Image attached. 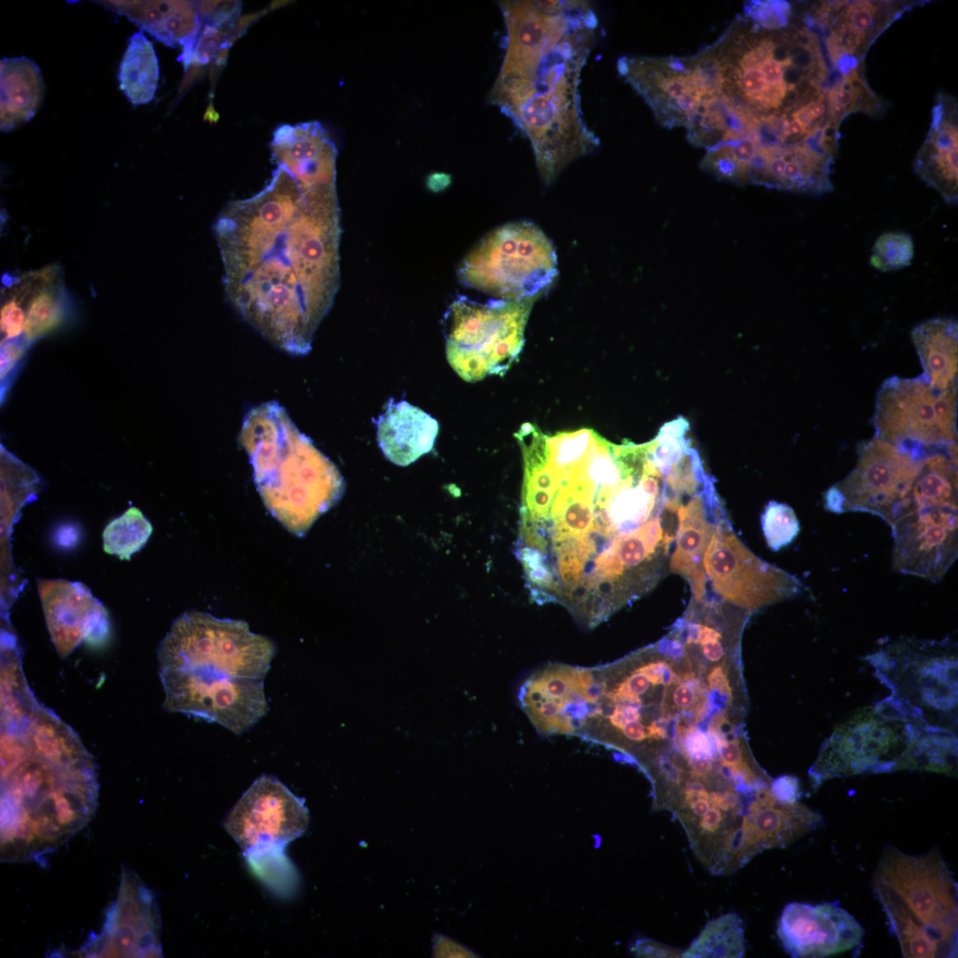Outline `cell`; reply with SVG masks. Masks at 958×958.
Segmentation results:
<instances>
[{
	"instance_id": "cell-32",
	"label": "cell",
	"mask_w": 958,
	"mask_h": 958,
	"mask_svg": "<svg viewBox=\"0 0 958 958\" xmlns=\"http://www.w3.org/2000/svg\"><path fill=\"white\" fill-rule=\"evenodd\" d=\"M46 284L34 293L26 310L24 336L32 344L66 326L73 317V309L67 294L57 285Z\"/></svg>"
},
{
	"instance_id": "cell-39",
	"label": "cell",
	"mask_w": 958,
	"mask_h": 958,
	"mask_svg": "<svg viewBox=\"0 0 958 958\" xmlns=\"http://www.w3.org/2000/svg\"><path fill=\"white\" fill-rule=\"evenodd\" d=\"M748 6V15L764 28L775 29L787 26L791 7L785 1H755Z\"/></svg>"
},
{
	"instance_id": "cell-25",
	"label": "cell",
	"mask_w": 958,
	"mask_h": 958,
	"mask_svg": "<svg viewBox=\"0 0 958 958\" xmlns=\"http://www.w3.org/2000/svg\"><path fill=\"white\" fill-rule=\"evenodd\" d=\"M112 12L126 17L157 41L182 47L180 59L186 68L200 29L198 1H103Z\"/></svg>"
},
{
	"instance_id": "cell-19",
	"label": "cell",
	"mask_w": 958,
	"mask_h": 958,
	"mask_svg": "<svg viewBox=\"0 0 958 958\" xmlns=\"http://www.w3.org/2000/svg\"><path fill=\"white\" fill-rule=\"evenodd\" d=\"M891 528L898 572L938 582L957 558V505L914 507Z\"/></svg>"
},
{
	"instance_id": "cell-17",
	"label": "cell",
	"mask_w": 958,
	"mask_h": 958,
	"mask_svg": "<svg viewBox=\"0 0 958 958\" xmlns=\"http://www.w3.org/2000/svg\"><path fill=\"white\" fill-rule=\"evenodd\" d=\"M309 821L304 799L273 776L262 775L244 792L224 821V828L245 858L285 851Z\"/></svg>"
},
{
	"instance_id": "cell-24",
	"label": "cell",
	"mask_w": 958,
	"mask_h": 958,
	"mask_svg": "<svg viewBox=\"0 0 958 958\" xmlns=\"http://www.w3.org/2000/svg\"><path fill=\"white\" fill-rule=\"evenodd\" d=\"M957 153L956 99L941 93L933 106L931 127L914 168L923 181L952 204L957 202L958 197Z\"/></svg>"
},
{
	"instance_id": "cell-38",
	"label": "cell",
	"mask_w": 958,
	"mask_h": 958,
	"mask_svg": "<svg viewBox=\"0 0 958 958\" xmlns=\"http://www.w3.org/2000/svg\"><path fill=\"white\" fill-rule=\"evenodd\" d=\"M24 334L1 341L0 348V399L3 404L12 387L30 347Z\"/></svg>"
},
{
	"instance_id": "cell-44",
	"label": "cell",
	"mask_w": 958,
	"mask_h": 958,
	"mask_svg": "<svg viewBox=\"0 0 958 958\" xmlns=\"http://www.w3.org/2000/svg\"><path fill=\"white\" fill-rule=\"evenodd\" d=\"M451 183V177L444 173H434L428 177V187L435 192L446 188Z\"/></svg>"
},
{
	"instance_id": "cell-29",
	"label": "cell",
	"mask_w": 958,
	"mask_h": 958,
	"mask_svg": "<svg viewBox=\"0 0 958 958\" xmlns=\"http://www.w3.org/2000/svg\"><path fill=\"white\" fill-rule=\"evenodd\" d=\"M159 76L160 67L153 43L142 31L134 33L128 40L119 65L120 89L134 106L145 105L154 98Z\"/></svg>"
},
{
	"instance_id": "cell-14",
	"label": "cell",
	"mask_w": 958,
	"mask_h": 958,
	"mask_svg": "<svg viewBox=\"0 0 958 958\" xmlns=\"http://www.w3.org/2000/svg\"><path fill=\"white\" fill-rule=\"evenodd\" d=\"M873 418L881 440L927 451L956 444L957 389L937 392L920 376L890 377L876 394Z\"/></svg>"
},
{
	"instance_id": "cell-6",
	"label": "cell",
	"mask_w": 958,
	"mask_h": 958,
	"mask_svg": "<svg viewBox=\"0 0 958 958\" xmlns=\"http://www.w3.org/2000/svg\"><path fill=\"white\" fill-rule=\"evenodd\" d=\"M240 443L248 454L263 502L290 532L302 536L341 497L343 481L335 466L277 402L247 413Z\"/></svg>"
},
{
	"instance_id": "cell-5",
	"label": "cell",
	"mask_w": 958,
	"mask_h": 958,
	"mask_svg": "<svg viewBox=\"0 0 958 958\" xmlns=\"http://www.w3.org/2000/svg\"><path fill=\"white\" fill-rule=\"evenodd\" d=\"M96 765L75 732L43 706L24 673L1 679L0 855L41 862L93 817Z\"/></svg>"
},
{
	"instance_id": "cell-3",
	"label": "cell",
	"mask_w": 958,
	"mask_h": 958,
	"mask_svg": "<svg viewBox=\"0 0 958 958\" xmlns=\"http://www.w3.org/2000/svg\"><path fill=\"white\" fill-rule=\"evenodd\" d=\"M213 232L232 308L283 351L309 353L340 287L336 183L276 164L263 189L225 205Z\"/></svg>"
},
{
	"instance_id": "cell-23",
	"label": "cell",
	"mask_w": 958,
	"mask_h": 958,
	"mask_svg": "<svg viewBox=\"0 0 958 958\" xmlns=\"http://www.w3.org/2000/svg\"><path fill=\"white\" fill-rule=\"evenodd\" d=\"M725 517L726 510L714 483L695 494L679 510L669 569L689 584L691 598L699 600L707 591L703 560L716 525Z\"/></svg>"
},
{
	"instance_id": "cell-13",
	"label": "cell",
	"mask_w": 958,
	"mask_h": 958,
	"mask_svg": "<svg viewBox=\"0 0 958 958\" xmlns=\"http://www.w3.org/2000/svg\"><path fill=\"white\" fill-rule=\"evenodd\" d=\"M930 452L876 437L863 442L854 468L826 491V508L869 513L891 526L909 510L914 483Z\"/></svg>"
},
{
	"instance_id": "cell-35",
	"label": "cell",
	"mask_w": 958,
	"mask_h": 958,
	"mask_svg": "<svg viewBox=\"0 0 958 958\" xmlns=\"http://www.w3.org/2000/svg\"><path fill=\"white\" fill-rule=\"evenodd\" d=\"M258 877L280 895L294 892L297 885V872L284 851H270L247 858Z\"/></svg>"
},
{
	"instance_id": "cell-2",
	"label": "cell",
	"mask_w": 958,
	"mask_h": 958,
	"mask_svg": "<svg viewBox=\"0 0 958 958\" xmlns=\"http://www.w3.org/2000/svg\"><path fill=\"white\" fill-rule=\"evenodd\" d=\"M654 644L590 667L578 737L619 751L645 774L682 758L698 733L742 731L741 639L682 616Z\"/></svg>"
},
{
	"instance_id": "cell-9",
	"label": "cell",
	"mask_w": 958,
	"mask_h": 958,
	"mask_svg": "<svg viewBox=\"0 0 958 958\" xmlns=\"http://www.w3.org/2000/svg\"><path fill=\"white\" fill-rule=\"evenodd\" d=\"M538 298L455 299L445 315V349L458 375L472 382L505 374L522 349L526 323Z\"/></svg>"
},
{
	"instance_id": "cell-16",
	"label": "cell",
	"mask_w": 958,
	"mask_h": 958,
	"mask_svg": "<svg viewBox=\"0 0 958 958\" xmlns=\"http://www.w3.org/2000/svg\"><path fill=\"white\" fill-rule=\"evenodd\" d=\"M164 707L216 722L240 734L268 711L263 680L211 672L160 671Z\"/></svg>"
},
{
	"instance_id": "cell-43",
	"label": "cell",
	"mask_w": 958,
	"mask_h": 958,
	"mask_svg": "<svg viewBox=\"0 0 958 958\" xmlns=\"http://www.w3.org/2000/svg\"><path fill=\"white\" fill-rule=\"evenodd\" d=\"M770 791L781 802L789 804L797 802L800 794L798 780L791 775L780 776L772 781Z\"/></svg>"
},
{
	"instance_id": "cell-37",
	"label": "cell",
	"mask_w": 958,
	"mask_h": 958,
	"mask_svg": "<svg viewBox=\"0 0 958 958\" xmlns=\"http://www.w3.org/2000/svg\"><path fill=\"white\" fill-rule=\"evenodd\" d=\"M761 527L766 544L773 551L789 545L800 530L793 508L773 500L767 503L761 514Z\"/></svg>"
},
{
	"instance_id": "cell-30",
	"label": "cell",
	"mask_w": 958,
	"mask_h": 958,
	"mask_svg": "<svg viewBox=\"0 0 958 958\" xmlns=\"http://www.w3.org/2000/svg\"><path fill=\"white\" fill-rule=\"evenodd\" d=\"M957 744L954 734L925 726L909 747L900 770H923L954 775Z\"/></svg>"
},
{
	"instance_id": "cell-26",
	"label": "cell",
	"mask_w": 958,
	"mask_h": 958,
	"mask_svg": "<svg viewBox=\"0 0 958 958\" xmlns=\"http://www.w3.org/2000/svg\"><path fill=\"white\" fill-rule=\"evenodd\" d=\"M376 424L381 450L398 466H408L429 452L439 430L436 419L404 400H391Z\"/></svg>"
},
{
	"instance_id": "cell-22",
	"label": "cell",
	"mask_w": 958,
	"mask_h": 958,
	"mask_svg": "<svg viewBox=\"0 0 958 958\" xmlns=\"http://www.w3.org/2000/svg\"><path fill=\"white\" fill-rule=\"evenodd\" d=\"M51 640L61 657L83 640L102 641L108 633L104 607L82 584L65 580L38 582Z\"/></svg>"
},
{
	"instance_id": "cell-15",
	"label": "cell",
	"mask_w": 958,
	"mask_h": 958,
	"mask_svg": "<svg viewBox=\"0 0 958 958\" xmlns=\"http://www.w3.org/2000/svg\"><path fill=\"white\" fill-rule=\"evenodd\" d=\"M703 567L708 591L752 613L796 596L803 588L796 577L752 553L735 535L727 516L715 527Z\"/></svg>"
},
{
	"instance_id": "cell-1",
	"label": "cell",
	"mask_w": 958,
	"mask_h": 958,
	"mask_svg": "<svg viewBox=\"0 0 958 958\" xmlns=\"http://www.w3.org/2000/svg\"><path fill=\"white\" fill-rule=\"evenodd\" d=\"M623 445L583 428L546 436L524 468L518 559L538 603L593 627L649 593L669 561L674 514L640 528L612 507Z\"/></svg>"
},
{
	"instance_id": "cell-40",
	"label": "cell",
	"mask_w": 958,
	"mask_h": 958,
	"mask_svg": "<svg viewBox=\"0 0 958 958\" xmlns=\"http://www.w3.org/2000/svg\"><path fill=\"white\" fill-rule=\"evenodd\" d=\"M23 296L16 294L4 301L0 310V329L2 340L19 337L24 333L26 310L21 305Z\"/></svg>"
},
{
	"instance_id": "cell-20",
	"label": "cell",
	"mask_w": 958,
	"mask_h": 958,
	"mask_svg": "<svg viewBox=\"0 0 958 958\" xmlns=\"http://www.w3.org/2000/svg\"><path fill=\"white\" fill-rule=\"evenodd\" d=\"M777 936L791 957L822 958L860 948L864 930L836 902L787 904Z\"/></svg>"
},
{
	"instance_id": "cell-28",
	"label": "cell",
	"mask_w": 958,
	"mask_h": 958,
	"mask_svg": "<svg viewBox=\"0 0 958 958\" xmlns=\"http://www.w3.org/2000/svg\"><path fill=\"white\" fill-rule=\"evenodd\" d=\"M1 122L3 132L30 121L44 93L39 67L26 57L4 58L0 61Z\"/></svg>"
},
{
	"instance_id": "cell-34",
	"label": "cell",
	"mask_w": 958,
	"mask_h": 958,
	"mask_svg": "<svg viewBox=\"0 0 958 958\" xmlns=\"http://www.w3.org/2000/svg\"><path fill=\"white\" fill-rule=\"evenodd\" d=\"M152 532L153 526L140 509L130 506L105 527L103 549L120 560L129 561L145 545Z\"/></svg>"
},
{
	"instance_id": "cell-11",
	"label": "cell",
	"mask_w": 958,
	"mask_h": 958,
	"mask_svg": "<svg viewBox=\"0 0 958 958\" xmlns=\"http://www.w3.org/2000/svg\"><path fill=\"white\" fill-rule=\"evenodd\" d=\"M892 696L930 726L954 734L957 718V648L940 641L902 639L870 656Z\"/></svg>"
},
{
	"instance_id": "cell-41",
	"label": "cell",
	"mask_w": 958,
	"mask_h": 958,
	"mask_svg": "<svg viewBox=\"0 0 958 958\" xmlns=\"http://www.w3.org/2000/svg\"><path fill=\"white\" fill-rule=\"evenodd\" d=\"M727 144L733 158L747 173L749 164L759 148L756 131L750 137L729 141Z\"/></svg>"
},
{
	"instance_id": "cell-42",
	"label": "cell",
	"mask_w": 958,
	"mask_h": 958,
	"mask_svg": "<svg viewBox=\"0 0 958 958\" xmlns=\"http://www.w3.org/2000/svg\"><path fill=\"white\" fill-rule=\"evenodd\" d=\"M632 953L642 957H681L682 950L651 939H640L632 947Z\"/></svg>"
},
{
	"instance_id": "cell-10",
	"label": "cell",
	"mask_w": 958,
	"mask_h": 958,
	"mask_svg": "<svg viewBox=\"0 0 958 958\" xmlns=\"http://www.w3.org/2000/svg\"><path fill=\"white\" fill-rule=\"evenodd\" d=\"M551 240L526 221L504 224L484 236L462 260L459 281L503 300L542 295L557 276Z\"/></svg>"
},
{
	"instance_id": "cell-4",
	"label": "cell",
	"mask_w": 958,
	"mask_h": 958,
	"mask_svg": "<svg viewBox=\"0 0 958 958\" xmlns=\"http://www.w3.org/2000/svg\"><path fill=\"white\" fill-rule=\"evenodd\" d=\"M505 55L490 92L530 140L548 185L599 139L580 107V75L596 43L598 19L588 1L500 2Z\"/></svg>"
},
{
	"instance_id": "cell-7",
	"label": "cell",
	"mask_w": 958,
	"mask_h": 958,
	"mask_svg": "<svg viewBox=\"0 0 958 958\" xmlns=\"http://www.w3.org/2000/svg\"><path fill=\"white\" fill-rule=\"evenodd\" d=\"M274 643L242 620L185 612L175 620L158 649L160 671L211 672L263 680L275 656Z\"/></svg>"
},
{
	"instance_id": "cell-31",
	"label": "cell",
	"mask_w": 958,
	"mask_h": 958,
	"mask_svg": "<svg viewBox=\"0 0 958 958\" xmlns=\"http://www.w3.org/2000/svg\"><path fill=\"white\" fill-rule=\"evenodd\" d=\"M744 954V923L738 914L729 912L707 923L681 957L739 958Z\"/></svg>"
},
{
	"instance_id": "cell-21",
	"label": "cell",
	"mask_w": 958,
	"mask_h": 958,
	"mask_svg": "<svg viewBox=\"0 0 958 958\" xmlns=\"http://www.w3.org/2000/svg\"><path fill=\"white\" fill-rule=\"evenodd\" d=\"M905 10L897 2H821L813 20L828 29L829 59L844 75L860 67L870 44Z\"/></svg>"
},
{
	"instance_id": "cell-18",
	"label": "cell",
	"mask_w": 958,
	"mask_h": 958,
	"mask_svg": "<svg viewBox=\"0 0 958 958\" xmlns=\"http://www.w3.org/2000/svg\"><path fill=\"white\" fill-rule=\"evenodd\" d=\"M161 919L156 898L141 878L124 868L116 899L102 930L80 948L86 957H159Z\"/></svg>"
},
{
	"instance_id": "cell-8",
	"label": "cell",
	"mask_w": 958,
	"mask_h": 958,
	"mask_svg": "<svg viewBox=\"0 0 958 958\" xmlns=\"http://www.w3.org/2000/svg\"><path fill=\"white\" fill-rule=\"evenodd\" d=\"M927 726L894 696L867 708L835 729L822 745L809 775L813 786L866 772L900 770L913 742Z\"/></svg>"
},
{
	"instance_id": "cell-12",
	"label": "cell",
	"mask_w": 958,
	"mask_h": 958,
	"mask_svg": "<svg viewBox=\"0 0 958 958\" xmlns=\"http://www.w3.org/2000/svg\"><path fill=\"white\" fill-rule=\"evenodd\" d=\"M873 885L887 891L905 915L925 931L946 957L957 956V883L938 849L909 855L886 846Z\"/></svg>"
},
{
	"instance_id": "cell-27",
	"label": "cell",
	"mask_w": 958,
	"mask_h": 958,
	"mask_svg": "<svg viewBox=\"0 0 958 958\" xmlns=\"http://www.w3.org/2000/svg\"><path fill=\"white\" fill-rule=\"evenodd\" d=\"M923 373L920 377L937 392L957 389L958 325L940 317L915 326L911 332Z\"/></svg>"
},
{
	"instance_id": "cell-33",
	"label": "cell",
	"mask_w": 958,
	"mask_h": 958,
	"mask_svg": "<svg viewBox=\"0 0 958 958\" xmlns=\"http://www.w3.org/2000/svg\"><path fill=\"white\" fill-rule=\"evenodd\" d=\"M860 67L844 75L826 95L829 122L839 128L850 114L860 111L872 114L880 110L882 102L869 89L860 70Z\"/></svg>"
},
{
	"instance_id": "cell-36",
	"label": "cell",
	"mask_w": 958,
	"mask_h": 958,
	"mask_svg": "<svg viewBox=\"0 0 958 958\" xmlns=\"http://www.w3.org/2000/svg\"><path fill=\"white\" fill-rule=\"evenodd\" d=\"M914 252V241L910 234L887 232L876 239L869 263L881 271H896L911 263Z\"/></svg>"
}]
</instances>
